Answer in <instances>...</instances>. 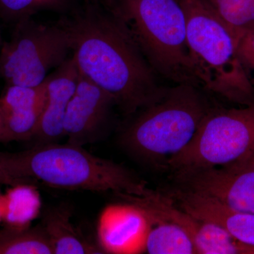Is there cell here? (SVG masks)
Segmentation results:
<instances>
[{
    "label": "cell",
    "mask_w": 254,
    "mask_h": 254,
    "mask_svg": "<svg viewBox=\"0 0 254 254\" xmlns=\"http://www.w3.org/2000/svg\"><path fill=\"white\" fill-rule=\"evenodd\" d=\"M237 51L246 69L254 70V27L246 31L238 38Z\"/></svg>",
    "instance_id": "44dd1931"
},
{
    "label": "cell",
    "mask_w": 254,
    "mask_h": 254,
    "mask_svg": "<svg viewBox=\"0 0 254 254\" xmlns=\"http://www.w3.org/2000/svg\"><path fill=\"white\" fill-rule=\"evenodd\" d=\"M143 210L149 217L151 223L145 240L144 251L147 253L196 254L193 241L186 229L158 213Z\"/></svg>",
    "instance_id": "2e32d148"
},
{
    "label": "cell",
    "mask_w": 254,
    "mask_h": 254,
    "mask_svg": "<svg viewBox=\"0 0 254 254\" xmlns=\"http://www.w3.org/2000/svg\"><path fill=\"white\" fill-rule=\"evenodd\" d=\"M237 41L254 27V0H206Z\"/></svg>",
    "instance_id": "d6986e66"
},
{
    "label": "cell",
    "mask_w": 254,
    "mask_h": 254,
    "mask_svg": "<svg viewBox=\"0 0 254 254\" xmlns=\"http://www.w3.org/2000/svg\"><path fill=\"white\" fill-rule=\"evenodd\" d=\"M108 1H109V0H100V2L105 3Z\"/></svg>",
    "instance_id": "83f0119b"
},
{
    "label": "cell",
    "mask_w": 254,
    "mask_h": 254,
    "mask_svg": "<svg viewBox=\"0 0 254 254\" xmlns=\"http://www.w3.org/2000/svg\"><path fill=\"white\" fill-rule=\"evenodd\" d=\"M41 224L49 238L53 254H104L99 246L87 240L73 226L66 208L48 209Z\"/></svg>",
    "instance_id": "9a60e30c"
},
{
    "label": "cell",
    "mask_w": 254,
    "mask_h": 254,
    "mask_svg": "<svg viewBox=\"0 0 254 254\" xmlns=\"http://www.w3.org/2000/svg\"><path fill=\"white\" fill-rule=\"evenodd\" d=\"M46 97V83L37 86L10 85L0 98L8 141H30L36 134Z\"/></svg>",
    "instance_id": "7c38bea8"
},
{
    "label": "cell",
    "mask_w": 254,
    "mask_h": 254,
    "mask_svg": "<svg viewBox=\"0 0 254 254\" xmlns=\"http://www.w3.org/2000/svg\"><path fill=\"white\" fill-rule=\"evenodd\" d=\"M110 10L126 23L159 76L177 84L200 87L187 43L186 16L179 0H113Z\"/></svg>",
    "instance_id": "5b68a950"
},
{
    "label": "cell",
    "mask_w": 254,
    "mask_h": 254,
    "mask_svg": "<svg viewBox=\"0 0 254 254\" xmlns=\"http://www.w3.org/2000/svg\"><path fill=\"white\" fill-rule=\"evenodd\" d=\"M2 220V216H1V195L0 194V222Z\"/></svg>",
    "instance_id": "484cf974"
},
{
    "label": "cell",
    "mask_w": 254,
    "mask_h": 254,
    "mask_svg": "<svg viewBox=\"0 0 254 254\" xmlns=\"http://www.w3.org/2000/svg\"><path fill=\"white\" fill-rule=\"evenodd\" d=\"M160 212L165 218L186 229L193 241L196 254H254V249L240 243L218 224L194 218L175 207L173 202L165 203Z\"/></svg>",
    "instance_id": "5bb4252c"
},
{
    "label": "cell",
    "mask_w": 254,
    "mask_h": 254,
    "mask_svg": "<svg viewBox=\"0 0 254 254\" xmlns=\"http://www.w3.org/2000/svg\"><path fill=\"white\" fill-rule=\"evenodd\" d=\"M50 1L52 3V4L53 5L54 7H56V6L61 4L63 2L64 0H50Z\"/></svg>",
    "instance_id": "d4e9b609"
},
{
    "label": "cell",
    "mask_w": 254,
    "mask_h": 254,
    "mask_svg": "<svg viewBox=\"0 0 254 254\" xmlns=\"http://www.w3.org/2000/svg\"><path fill=\"white\" fill-rule=\"evenodd\" d=\"M80 73L72 58H68L45 79L46 97L36 134V145L58 143L64 136V121Z\"/></svg>",
    "instance_id": "8fae6325"
},
{
    "label": "cell",
    "mask_w": 254,
    "mask_h": 254,
    "mask_svg": "<svg viewBox=\"0 0 254 254\" xmlns=\"http://www.w3.org/2000/svg\"><path fill=\"white\" fill-rule=\"evenodd\" d=\"M239 165H245V166L251 167V168H254V150L253 153H252L247 159H245L244 161L241 163H237Z\"/></svg>",
    "instance_id": "cb8c5ba5"
},
{
    "label": "cell",
    "mask_w": 254,
    "mask_h": 254,
    "mask_svg": "<svg viewBox=\"0 0 254 254\" xmlns=\"http://www.w3.org/2000/svg\"><path fill=\"white\" fill-rule=\"evenodd\" d=\"M150 220L144 210L127 202L108 205L98 223V246L104 254H138L145 250Z\"/></svg>",
    "instance_id": "30bf717a"
},
{
    "label": "cell",
    "mask_w": 254,
    "mask_h": 254,
    "mask_svg": "<svg viewBox=\"0 0 254 254\" xmlns=\"http://www.w3.org/2000/svg\"><path fill=\"white\" fill-rule=\"evenodd\" d=\"M87 1L84 9L63 21L80 75L108 93L125 115L161 99L168 88L159 83L125 21L99 1Z\"/></svg>",
    "instance_id": "6da1fadb"
},
{
    "label": "cell",
    "mask_w": 254,
    "mask_h": 254,
    "mask_svg": "<svg viewBox=\"0 0 254 254\" xmlns=\"http://www.w3.org/2000/svg\"><path fill=\"white\" fill-rule=\"evenodd\" d=\"M0 254H53L41 224L33 227H5L0 231Z\"/></svg>",
    "instance_id": "e0dca14e"
},
{
    "label": "cell",
    "mask_w": 254,
    "mask_h": 254,
    "mask_svg": "<svg viewBox=\"0 0 254 254\" xmlns=\"http://www.w3.org/2000/svg\"><path fill=\"white\" fill-rule=\"evenodd\" d=\"M70 51L71 37L63 21L50 25L24 18L15 23L9 41L1 46L0 76L7 86H39Z\"/></svg>",
    "instance_id": "52a82bcc"
},
{
    "label": "cell",
    "mask_w": 254,
    "mask_h": 254,
    "mask_svg": "<svg viewBox=\"0 0 254 254\" xmlns=\"http://www.w3.org/2000/svg\"><path fill=\"white\" fill-rule=\"evenodd\" d=\"M54 7L50 0H0V15L15 23L31 18L41 8Z\"/></svg>",
    "instance_id": "ffe728a7"
},
{
    "label": "cell",
    "mask_w": 254,
    "mask_h": 254,
    "mask_svg": "<svg viewBox=\"0 0 254 254\" xmlns=\"http://www.w3.org/2000/svg\"><path fill=\"white\" fill-rule=\"evenodd\" d=\"M93 1H100V0H93Z\"/></svg>",
    "instance_id": "f1b7e54d"
},
{
    "label": "cell",
    "mask_w": 254,
    "mask_h": 254,
    "mask_svg": "<svg viewBox=\"0 0 254 254\" xmlns=\"http://www.w3.org/2000/svg\"><path fill=\"white\" fill-rule=\"evenodd\" d=\"M211 108L200 87L177 84L168 88L161 99L138 112L124 130L122 142L138 158L167 167L190 143Z\"/></svg>",
    "instance_id": "277c9868"
},
{
    "label": "cell",
    "mask_w": 254,
    "mask_h": 254,
    "mask_svg": "<svg viewBox=\"0 0 254 254\" xmlns=\"http://www.w3.org/2000/svg\"><path fill=\"white\" fill-rule=\"evenodd\" d=\"M254 150V105L212 108L190 143L167 164L178 177L244 161Z\"/></svg>",
    "instance_id": "8992f818"
},
{
    "label": "cell",
    "mask_w": 254,
    "mask_h": 254,
    "mask_svg": "<svg viewBox=\"0 0 254 254\" xmlns=\"http://www.w3.org/2000/svg\"><path fill=\"white\" fill-rule=\"evenodd\" d=\"M185 11L190 60L200 88L254 105V84L241 61L237 38L206 0H179Z\"/></svg>",
    "instance_id": "3957f363"
},
{
    "label": "cell",
    "mask_w": 254,
    "mask_h": 254,
    "mask_svg": "<svg viewBox=\"0 0 254 254\" xmlns=\"http://www.w3.org/2000/svg\"><path fill=\"white\" fill-rule=\"evenodd\" d=\"M11 155L12 153L0 151V185L13 187L24 184L14 173Z\"/></svg>",
    "instance_id": "7402d4cb"
},
{
    "label": "cell",
    "mask_w": 254,
    "mask_h": 254,
    "mask_svg": "<svg viewBox=\"0 0 254 254\" xmlns=\"http://www.w3.org/2000/svg\"><path fill=\"white\" fill-rule=\"evenodd\" d=\"M175 197L181 210L194 218L218 224L240 243L254 249V213L235 211L190 190H178Z\"/></svg>",
    "instance_id": "4fadbf2b"
},
{
    "label": "cell",
    "mask_w": 254,
    "mask_h": 254,
    "mask_svg": "<svg viewBox=\"0 0 254 254\" xmlns=\"http://www.w3.org/2000/svg\"><path fill=\"white\" fill-rule=\"evenodd\" d=\"M185 190L209 197L227 208L254 213V168L235 165L199 170L178 177Z\"/></svg>",
    "instance_id": "ba28073f"
},
{
    "label": "cell",
    "mask_w": 254,
    "mask_h": 254,
    "mask_svg": "<svg viewBox=\"0 0 254 254\" xmlns=\"http://www.w3.org/2000/svg\"><path fill=\"white\" fill-rule=\"evenodd\" d=\"M36 195L26 184L13 186L1 195V216L8 227H26L36 209Z\"/></svg>",
    "instance_id": "ac0fdd59"
},
{
    "label": "cell",
    "mask_w": 254,
    "mask_h": 254,
    "mask_svg": "<svg viewBox=\"0 0 254 254\" xmlns=\"http://www.w3.org/2000/svg\"><path fill=\"white\" fill-rule=\"evenodd\" d=\"M12 163L16 176L27 185L40 181L55 188L110 191L118 196L148 197L155 193L123 165L71 143L36 145L12 153Z\"/></svg>",
    "instance_id": "7a4b0ae2"
},
{
    "label": "cell",
    "mask_w": 254,
    "mask_h": 254,
    "mask_svg": "<svg viewBox=\"0 0 254 254\" xmlns=\"http://www.w3.org/2000/svg\"><path fill=\"white\" fill-rule=\"evenodd\" d=\"M3 43L4 41H2V38H1V30H0V50H1V46H2Z\"/></svg>",
    "instance_id": "4316f807"
},
{
    "label": "cell",
    "mask_w": 254,
    "mask_h": 254,
    "mask_svg": "<svg viewBox=\"0 0 254 254\" xmlns=\"http://www.w3.org/2000/svg\"><path fill=\"white\" fill-rule=\"evenodd\" d=\"M0 142L1 143H8L7 135H6V128L3 118L2 114L0 110Z\"/></svg>",
    "instance_id": "603a6c76"
},
{
    "label": "cell",
    "mask_w": 254,
    "mask_h": 254,
    "mask_svg": "<svg viewBox=\"0 0 254 254\" xmlns=\"http://www.w3.org/2000/svg\"><path fill=\"white\" fill-rule=\"evenodd\" d=\"M115 107L108 93L80 75L64 121L67 143L83 146L96 141L108 127Z\"/></svg>",
    "instance_id": "9c48e42d"
}]
</instances>
